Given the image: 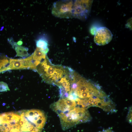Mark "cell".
<instances>
[{"instance_id": "6da1fadb", "label": "cell", "mask_w": 132, "mask_h": 132, "mask_svg": "<svg viewBox=\"0 0 132 132\" xmlns=\"http://www.w3.org/2000/svg\"><path fill=\"white\" fill-rule=\"evenodd\" d=\"M70 87L68 98L75 101L94 99L106 94L99 85L86 79L75 71L71 81Z\"/></svg>"}, {"instance_id": "7a4b0ae2", "label": "cell", "mask_w": 132, "mask_h": 132, "mask_svg": "<svg viewBox=\"0 0 132 132\" xmlns=\"http://www.w3.org/2000/svg\"><path fill=\"white\" fill-rule=\"evenodd\" d=\"M70 67L52 64L47 56L36 67V71L46 83L56 85L69 72Z\"/></svg>"}, {"instance_id": "3957f363", "label": "cell", "mask_w": 132, "mask_h": 132, "mask_svg": "<svg viewBox=\"0 0 132 132\" xmlns=\"http://www.w3.org/2000/svg\"><path fill=\"white\" fill-rule=\"evenodd\" d=\"M18 112L20 116V124L22 131L41 132L47 119L44 111L33 109Z\"/></svg>"}, {"instance_id": "277c9868", "label": "cell", "mask_w": 132, "mask_h": 132, "mask_svg": "<svg viewBox=\"0 0 132 132\" xmlns=\"http://www.w3.org/2000/svg\"><path fill=\"white\" fill-rule=\"evenodd\" d=\"M58 115L62 129L64 130L77 124L89 121L92 119L87 109L77 105L73 109Z\"/></svg>"}, {"instance_id": "5b68a950", "label": "cell", "mask_w": 132, "mask_h": 132, "mask_svg": "<svg viewBox=\"0 0 132 132\" xmlns=\"http://www.w3.org/2000/svg\"><path fill=\"white\" fill-rule=\"evenodd\" d=\"M18 112H8L0 115V132H22Z\"/></svg>"}, {"instance_id": "8992f818", "label": "cell", "mask_w": 132, "mask_h": 132, "mask_svg": "<svg viewBox=\"0 0 132 132\" xmlns=\"http://www.w3.org/2000/svg\"><path fill=\"white\" fill-rule=\"evenodd\" d=\"M73 2V0H61L55 2L52 7V14L60 18H72Z\"/></svg>"}, {"instance_id": "52a82bcc", "label": "cell", "mask_w": 132, "mask_h": 132, "mask_svg": "<svg viewBox=\"0 0 132 132\" xmlns=\"http://www.w3.org/2000/svg\"><path fill=\"white\" fill-rule=\"evenodd\" d=\"M93 0H73L72 18L86 20L90 13Z\"/></svg>"}, {"instance_id": "ba28073f", "label": "cell", "mask_w": 132, "mask_h": 132, "mask_svg": "<svg viewBox=\"0 0 132 132\" xmlns=\"http://www.w3.org/2000/svg\"><path fill=\"white\" fill-rule=\"evenodd\" d=\"M77 105L74 100L67 98H60L51 104L50 108L58 115L71 110Z\"/></svg>"}, {"instance_id": "9c48e42d", "label": "cell", "mask_w": 132, "mask_h": 132, "mask_svg": "<svg viewBox=\"0 0 132 132\" xmlns=\"http://www.w3.org/2000/svg\"><path fill=\"white\" fill-rule=\"evenodd\" d=\"M113 36L111 32L108 28L105 27H100L96 31L94 37V41L97 45H104L111 41Z\"/></svg>"}, {"instance_id": "30bf717a", "label": "cell", "mask_w": 132, "mask_h": 132, "mask_svg": "<svg viewBox=\"0 0 132 132\" xmlns=\"http://www.w3.org/2000/svg\"><path fill=\"white\" fill-rule=\"evenodd\" d=\"M8 41L16 51V56H20L22 58L29 56L30 55L28 52V49L27 48L18 45L17 43L14 42L12 38H8Z\"/></svg>"}, {"instance_id": "8fae6325", "label": "cell", "mask_w": 132, "mask_h": 132, "mask_svg": "<svg viewBox=\"0 0 132 132\" xmlns=\"http://www.w3.org/2000/svg\"><path fill=\"white\" fill-rule=\"evenodd\" d=\"M9 70L26 69L24 58L13 59L10 58L9 65L8 67Z\"/></svg>"}, {"instance_id": "7c38bea8", "label": "cell", "mask_w": 132, "mask_h": 132, "mask_svg": "<svg viewBox=\"0 0 132 132\" xmlns=\"http://www.w3.org/2000/svg\"><path fill=\"white\" fill-rule=\"evenodd\" d=\"M36 43L37 47L46 54L49 49L48 42L46 37L44 36L40 37L36 40Z\"/></svg>"}, {"instance_id": "4fadbf2b", "label": "cell", "mask_w": 132, "mask_h": 132, "mask_svg": "<svg viewBox=\"0 0 132 132\" xmlns=\"http://www.w3.org/2000/svg\"><path fill=\"white\" fill-rule=\"evenodd\" d=\"M10 89L7 83L3 82H0V91H7Z\"/></svg>"}, {"instance_id": "5bb4252c", "label": "cell", "mask_w": 132, "mask_h": 132, "mask_svg": "<svg viewBox=\"0 0 132 132\" xmlns=\"http://www.w3.org/2000/svg\"><path fill=\"white\" fill-rule=\"evenodd\" d=\"M128 121L129 123L132 122V107H130L129 109V112L127 116Z\"/></svg>"}, {"instance_id": "9a60e30c", "label": "cell", "mask_w": 132, "mask_h": 132, "mask_svg": "<svg viewBox=\"0 0 132 132\" xmlns=\"http://www.w3.org/2000/svg\"><path fill=\"white\" fill-rule=\"evenodd\" d=\"M99 132H114L111 129L109 128L105 130H103L102 131H99Z\"/></svg>"}, {"instance_id": "2e32d148", "label": "cell", "mask_w": 132, "mask_h": 132, "mask_svg": "<svg viewBox=\"0 0 132 132\" xmlns=\"http://www.w3.org/2000/svg\"><path fill=\"white\" fill-rule=\"evenodd\" d=\"M22 42L21 41H20L18 42L17 43V45H20L22 44Z\"/></svg>"}, {"instance_id": "e0dca14e", "label": "cell", "mask_w": 132, "mask_h": 132, "mask_svg": "<svg viewBox=\"0 0 132 132\" xmlns=\"http://www.w3.org/2000/svg\"><path fill=\"white\" fill-rule=\"evenodd\" d=\"M29 132V131H23V132Z\"/></svg>"}]
</instances>
